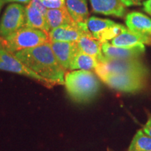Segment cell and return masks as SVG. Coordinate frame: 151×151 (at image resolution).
Masks as SVG:
<instances>
[{"mask_svg":"<svg viewBox=\"0 0 151 151\" xmlns=\"http://www.w3.org/2000/svg\"><path fill=\"white\" fill-rule=\"evenodd\" d=\"M14 54L30 70L44 78L51 86L65 84V70L52 52L50 41Z\"/></svg>","mask_w":151,"mask_h":151,"instance_id":"1","label":"cell"},{"mask_svg":"<svg viewBox=\"0 0 151 151\" xmlns=\"http://www.w3.org/2000/svg\"><path fill=\"white\" fill-rule=\"evenodd\" d=\"M65 85L68 94L77 103L91 101L99 90V81L92 71L74 70L65 76Z\"/></svg>","mask_w":151,"mask_h":151,"instance_id":"2","label":"cell"},{"mask_svg":"<svg viewBox=\"0 0 151 151\" xmlns=\"http://www.w3.org/2000/svg\"><path fill=\"white\" fill-rule=\"evenodd\" d=\"M50 41L48 34L40 29L25 27L6 38L0 37V46L11 53L34 48Z\"/></svg>","mask_w":151,"mask_h":151,"instance_id":"3","label":"cell"},{"mask_svg":"<svg viewBox=\"0 0 151 151\" xmlns=\"http://www.w3.org/2000/svg\"><path fill=\"white\" fill-rule=\"evenodd\" d=\"M95 72L100 79L111 74H136L147 76L148 69L139 59L109 60L99 62Z\"/></svg>","mask_w":151,"mask_h":151,"instance_id":"4","label":"cell"},{"mask_svg":"<svg viewBox=\"0 0 151 151\" xmlns=\"http://www.w3.org/2000/svg\"><path fill=\"white\" fill-rule=\"evenodd\" d=\"M25 27V8L16 3L9 5L0 21V37H9Z\"/></svg>","mask_w":151,"mask_h":151,"instance_id":"5","label":"cell"},{"mask_svg":"<svg viewBox=\"0 0 151 151\" xmlns=\"http://www.w3.org/2000/svg\"><path fill=\"white\" fill-rule=\"evenodd\" d=\"M146 76L136 74H111L101 79L113 89L124 92H136L146 85Z\"/></svg>","mask_w":151,"mask_h":151,"instance_id":"6","label":"cell"},{"mask_svg":"<svg viewBox=\"0 0 151 151\" xmlns=\"http://www.w3.org/2000/svg\"><path fill=\"white\" fill-rule=\"evenodd\" d=\"M0 70L9 71V72L27 76L42 83L43 85L47 86L49 88L52 86L44 78L30 70L29 68L22 64L14 53H11L1 46H0Z\"/></svg>","mask_w":151,"mask_h":151,"instance_id":"7","label":"cell"},{"mask_svg":"<svg viewBox=\"0 0 151 151\" xmlns=\"http://www.w3.org/2000/svg\"><path fill=\"white\" fill-rule=\"evenodd\" d=\"M89 31L87 23H75L62 25L50 30L48 37L50 41L77 42L81 36Z\"/></svg>","mask_w":151,"mask_h":151,"instance_id":"8","label":"cell"},{"mask_svg":"<svg viewBox=\"0 0 151 151\" xmlns=\"http://www.w3.org/2000/svg\"><path fill=\"white\" fill-rule=\"evenodd\" d=\"M144 45L124 48L113 46L111 43L105 42L102 43L101 50L105 59L109 60H131L139 59L145 52Z\"/></svg>","mask_w":151,"mask_h":151,"instance_id":"9","label":"cell"},{"mask_svg":"<svg viewBox=\"0 0 151 151\" xmlns=\"http://www.w3.org/2000/svg\"><path fill=\"white\" fill-rule=\"evenodd\" d=\"M50 46L60 65L65 71L69 70L73 58L79 50L77 42L50 41Z\"/></svg>","mask_w":151,"mask_h":151,"instance_id":"10","label":"cell"},{"mask_svg":"<svg viewBox=\"0 0 151 151\" xmlns=\"http://www.w3.org/2000/svg\"><path fill=\"white\" fill-rule=\"evenodd\" d=\"M92 10L97 14L107 16L123 17L125 14V6L121 0H90Z\"/></svg>","mask_w":151,"mask_h":151,"instance_id":"11","label":"cell"},{"mask_svg":"<svg viewBox=\"0 0 151 151\" xmlns=\"http://www.w3.org/2000/svg\"><path fill=\"white\" fill-rule=\"evenodd\" d=\"M77 43L81 51L94 57L99 62H103L105 60L101 50L102 43L96 39L90 31L81 36Z\"/></svg>","mask_w":151,"mask_h":151,"instance_id":"12","label":"cell"},{"mask_svg":"<svg viewBox=\"0 0 151 151\" xmlns=\"http://www.w3.org/2000/svg\"><path fill=\"white\" fill-rule=\"evenodd\" d=\"M125 23L134 32L151 37V19L141 13L132 12L126 16Z\"/></svg>","mask_w":151,"mask_h":151,"instance_id":"13","label":"cell"},{"mask_svg":"<svg viewBox=\"0 0 151 151\" xmlns=\"http://www.w3.org/2000/svg\"><path fill=\"white\" fill-rule=\"evenodd\" d=\"M111 44L117 47H124L129 48L138 46V45L151 44V37L141 35L131 31L129 29H126L114 38L111 41Z\"/></svg>","mask_w":151,"mask_h":151,"instance_id":"14","label":"cell"},{"mask_svg":"<svg viewBox=\"0 0 151 151\" xmlns=\"http://www.w3.org/2000/svg\"><path fill=\"white\" fill-rule=\"evenodd\" d=\"M46 18L49 32L50 30L59 27L60 26L76 23L68 12L66 6L61 9H48Z\"/></svg>","mask_w":151,"mask_h":151,"instance_id":"15","label":"cell"},{"mask_svg":"<svg viewBox=\"0 0 151 151\" xmlns=\"http://www.w3.org/2000/svg\"><path fill=\"white\" fill-rule=\"evenodd\" d=\"M65 4L68 12L75 22L87 23L89 13L86 0H65Z\"/></svg>","mask_w":151,"mask_h":151,"instance_id":"16","label":"cell"},{"mask_svg":"<svg viewBox=\"0 0 151 151\" xmlns=\"http://www.w3.org/2000/svg\"><path fill=\"white\" fill-rule=\"evenodd\" d=\"M25 11L26 27L42 30L48 35L49 29L47 25L46 16L29 4L26 6Z\"/></svg>","mask_w":151,"mask_h":151,"instance_id":"17","label":"cell"},{"mask_svg":"<svg viewBox=\"0 0 151 151\" xmlns=\"http://www.w3.org/2000/svg\"><path fill=\"white\" fill-rule=\"evenodd\" d=\"M98 64L96 58L79 50L73 58L69 70H95Z\"/></svg>","mask_w":151,"mask_h":151,"instance_id":"18","label":"cell"},{"mask_svg":"<svg viewBox=\"0 0 151 151\" xmlns=\"http://www.w3.org/2000/svg\"><path fill=\"white\" fill-rule=\"evenodd\" d=\"M128 151H151V137L139 130L132 139Z\"/></svg>","mask_w":151,"mask_h":151,"instance_id":"19","label":"cell"},{"mask_svg":"<svg viewBox=\"0 0 151 151\" xmlns=\"http://www.w3.org/2000/svg\"><path fill=\"white\" fill-rule=\"evenodd\" d=\"M127 29L124 26L120 24H115L114 25L111 26L108 28H106L105 29L102 30L98 33L97 35L93 36L96 39L99 41L101 43L108 42V41L111 40L120 35L122 32Z\"/></svg>","mask_w":151,"mask_h":151,"instance_id":"20","label":"cell"},{"mask_svg":"<svg viewBox=\"0 0 151 151\" xmlns=\"http://www.w3.org/2000/svg\"><path fill=\"white\" fill-rule=\"evenodd\" d=\"M116 23L113 20H109V19L96 18V17H91L88 18L87 21V26L93 36L97 35L106 28L114 25Z\"/></svg>","mask_w":151,"mask_h":151,"instance_id":"21","label":"cell"},{"mask_svg":"<svg viewBox=\"0 0 151 151\" xmlns=\"http://www.w3.org/2000/svg\"><path fill=\"white\" fill-rule=\"evenodd\" d=\"M46 9H56L65 6V0H41Z\"/></svg>","mask_w":151,"mask_h":151,"instance_id":"22","label":"cell"},{"mask_svg":"<svg viewBox=\"0 0 151 151\" xmlns=\"http://www.w3.org/2000/svg\"><path fill=\"white\" fill-rule=\"evenodd\" d=\"M29 4L39 11L43 16H46L48 9L44 6L41 0H31Z\"/></svg>","mask_w":151,"mask_h":151,"instance_id":"23","label":"cell"},{"mask_svg":"<svg viewBox=\"0 0 151 151\" xmlns=\"http://www.w3.org/2000/svg\"><path fill=\"white\" fill-rule=\"evenodd\" d=\"M125 6H132L141 4L142 0H121Z\"/></svg>","mask_w":151,"mask_h":151,"instance_id":"24","label":"cell"},{"mask_svg":"<svg viewBox=\"0 0 151 151\" xmlns=\"http://www.w3.org/2000/svg\"><path fill=\"white\" fill-rule=\"evenodd\" d=\"M143 10L151 16V0H146L143 3Z\"/></svg>","mask_w":151,"mask_h":151,"instance_id":"25","label":"cell"},{"mask_svg":"<svg viewBox=\"0 0 151 151\" xmlns=\"http://www.w3.org/2000/svg\"><path fill=\"white\" fill-rule=\"evenodd\" d=\"M143 132L148 135L149 137H151V117L148 119V122H146V125L143 127Z\"/></svg>","mask_w":151,"mask_h":151,"instance_id":"26","label":"cell"},{"mask_svg":"<svg viewBox=\"0 0 151 151\" xmlns=\"http://www.w3.org/2000/svg\"><path fill=\"white\" fill-rule=\"evenodd\" d=\"M6 2H20V3H23V4H27L29 1H31V0H5Z\"/></svg>","mask_w":151,"mask_h":151,"instance_id":"27","label":"cell"},{"mask_svg":"<svg viewBox=\"0 0 151 151\" xmlns=\"http://www.w3.org/2000/svg\"><path fill=\"white\" fill-rule=\"evenodd\" d=\"M4 3H6L5 0H0V11H1V8H2L3 5L4 4Z\"/></svg>","mask_w":151,"mask_h":151,"instance_id":"28","label":"cell"}]
</instances>
